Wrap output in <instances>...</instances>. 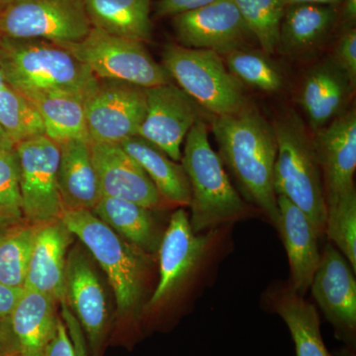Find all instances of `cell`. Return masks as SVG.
I'll return each instance as SVG.
<instances>
[{"instance_id":"obj_1","label":"cell","mask_w":356,"mask_h":356,"mask_svg":"<svg viewBox=\"0 0 356 356\" xmlns=\"http://www.w3.org/2000/svg\"><path fill=\"white\" fill-rule=\"evenodd\" d=\"M234 225L194 233L184 208L172 213L159 248V281L143 318H154L173 299L202 294L233 248Z\"/></svg>"},{"instance_id":"obj_2","label":"cell","mask_w":356,"mask_h":356,"mask_svg":"<svg viewBox=\"0 0 356 356\" xmlns=\"http://www.w3.org/2000/svg\"><path fill=\"white\" fill-rule=\"evenodd\" d=\"M219 156L240 185L245 200L277 228V196L273 170L277 143L273 125L250 106L226 116H214L211 124Z\"/></svg>"},{"instance_id":"obj_3","label":"cell","mask_w":356,"mask_h":356,"mask_svg":"<svg viewBox=\"0 0 356 356\" xmlns=\"http://www.w3.org/2000/svg\"><path fill=\"white\" fill-rule=\"evenodd\" d=\"M0 70L6 83L32 102L55 95L86 100L99 83L67 49L41 39L0 37Z\"/></svg>"},{"instance_id":"obj_4","label":"cell","mask_w":356,"mask_h":356,"mask_svg":"<svg viewBox=\"0 0 356 356\" xmlns=\"http://www.w3.org/2000/svg\"><path fill=\"white\" fill-rule=\"evenodd\" d=\"M60 220L106 273L122 323L138 325L146 307L152 254L124 240L92 211L64 209Z\"/></svg>"},{"instance_id":"obj_5","label":"cell","mask_w":356,"mask_h":356,"mask_svg":"<svg viewBox=\"0 0 356 356\" xmlns=\"http://www.w3.org/2000/svg\"><path fill=\"white\" fill-rule=\"evenodd\" d=\"M181 161L191 184L189 222L194 233L261 214L234 188L221 158L211 146L207 125L202 119L187 134Z\"/></svg>"},{"instance_id":"obj_6","label":"cell","mask_w":356,"mask_h":356,"mask_svg":"<svg viewBox=\"0 0 356 356\" xmlns=\"http://www.w3.org/2000/svg\"><path fill=\"white\" fill-rule=\"evenodd\" d=\"M273 125L277 143L274 191L276 196H284L303 211L321 240L325 238L327 211L313 137L294 112L282 115Z\"/></svg>"},{"instance_id":"obj_7","label":"cell","mask_w":356,"mask_h":356,"mask_svg":"<svg viewBox=\"0 0 356 356\" xmlns=\"http://www.w3.org/2000/svg\"><path fill=\"white\" fill-rule=\"evenodd\" d=\"M161 65L179 88L213 116L235 114L248 106L242 84L219 54L166 44Z\"/></svg>"},{"instance_id":"obj_8","label":"cell","mask_w":356,"mask_h":356,"mask_svg":"<svg viewBox=\"0 0 356 356\" xmlns=\"http://www.w3.org/2000/svg\"><path fill=\"white\" fill-rule=\"evenodd\" d=\"M58 44L83 63L98 79L125 81L144 88L170 83L166 70L142 42L92 27L81 41Z\"/></svg>"},{"instance_id":"obj_9","label":"cell","mask_w":356,"mask_h":356,"mask_svg":"<svg viewBox=\"0 0 356 356\" xmlns=\"http://www.w3.org/2000/svg\"><path fill=\"white\" fill-rule=\"evenodd\" d=\"M92 25L84 0H8L0 7V37L74 43Z\"/></svg>"},{"instance_id":"obj_10","label":"cell","mask_w":356,"mask_h":356,"mask_svg":"<svg viewBox=\"0 0 356 356\" xmlns=\"http://www.w3.org/2000/svg\"><path fill=\"white\" fill-rule=\"evenodd\" d=\"M15 149L25 221L43 225L60 219L64 210L57 181L60 146L44 135L16 145Z\"/></svg>"},{"instance_id":"obj_11","label":"cell","mask_w":356,"mask_h":356,"mask_svg":"<svg viewBox=\"0 0 356 356\" xmlns=\"http://www.w3.org/2000/svg\"><path fill=\"white\" fill-rule=\"evenodd\" d=\"M350 262L332 243L321 252L312 295L343 343L339 356H356V280Z\"/></svg>"},{"instance_id":"obj_12","label":"cell","mask_w":356,"mask_h":356,"mask_svg":"<svg viewBox=\"0 0 356 356\" xmlns=\"http://www.w3.org/2000/svg\"><path fill=\"white\" fill-rule=\"evenodd\" d=\"M83 104L89 140L121 144L137 136L144 120L146 88L125 81L99 79Z\"/></svg>"},{"instance_id":"obj_13","label":"cell","mask_w":356,"mask_h":356,"mask_svg":"<svg viewBox=\"0 0 356 356\" xmlns=\"http://www.w3.org/2000/svg\"><path fill=\"white\" fill-rule=\"evenodd\" d=\"M179 44L202 49L224 57L229 51L245 49L254 38L233 0H216L195 10L172 17Z\"/></svg>"},{"instance_id":"obj_14","label":"cell","mask_w":356,"mask_h":356,"mask_svg":"<svg viewBox=\"0 0 356 356\" xmlns=\"http://www.w3.org/2000/svg\"><path fill=\"white\" fill-rule=\"evenodd\" d=\"M147 110L137 136L172 161H181V146L200 116L198 104L172 83L146 88Z\"/></svg>"},{"instance_id":"obj_15","label":"cell","mask_w":356,"mask_h":356,"mask_svg":"<svg viewBox=\"0 0 356 356\" xmlns=\"http://www.w3.org/2000/svg\"><path fill=\"white\" fill-rule=\"evenodd\" d=\"M65 302L83 329L91 356L102 355L109 315L102 282L88 257L72 250L65 264Z\"/></svg>"},{"instance_id":"obj_16","label":"cell","mask_w":356,"mask_h":356,"mask_svg":"<svg viewBox=\"0 0 356 356\" xmlns=\"http://www.w3.org/2000/svg\"><path fill=\"white\" fill-rule=\"evenodd\" d=\"M90 151L102 196L125 199L152 210L170 205L120 144L90 142Z\"/></svg>"},{"instance_id":"obj_17","label":"cell","mask_w":356,"mask_h":356,"mask_svg":"<svg viewBox=\"0 0 356 356\" xmlns=\"http://www.w3.org/2000/svg\"><path fill=\"white\" fill-rule=\"evenodd\" d=\"M314 146L324 184L325 200H334L355 191L356 113L343 112L316 131Z\"/></svg>"},{"instance_id":"obj_18","label":"cell","mask_w":356,"mask_h":356,"mask_svg":"<svg viewBox=\"0 0 356 356\" xmlns=\"http://www.w3.org/2000/svg\"><path fill=\"white\" fill-rule=\"evenodd\" d=\"M74 235L60 219L40 225L26 274L24 289L65 301V264Z\"/></svg>"},{"instance_id":"obj_19","label":"cell","mask_w":356,"mask_h":356,"mask_svg":"<svg viewBox=\"0 0 356 356\" xmlns=\"http://www.w3.org/2000/svg\"><path fill=\"white\" fill-rule=\"evenodd\" d=\"M277 229L284 243L290 266L289 282L298 294L305 297L320 264L318 236L310 220L291 201L277 195Z\"/></svg>"},{"instance_id":"obj_20","label":"cell","mask_w":356,"mask_h":356,"mask_svg":"<svg viewBox=\"0 0 356 356\" xmlns=\"http://www.w3.org/2000/svg\"><path fill=\"white\" fill-rule=\"evenodd\" d=\"M264 310L280 316L293 339L296 356H332L321 332L315 306L298 294L289 280L274 281L262 295Z\"/></svg>"},{"instance_id":"obj_21","label":"cell","mask_w":356,"mask_h":356,"mask_svg":"<svg viewBox=\"0 0 356 356\" xmlns=\"http://www.w3.org/2000/svg\"><path fill=\"white\" fill-rule=\"evenodd\" d=\"M57 181L64 209L92 211L102 197L88 139H74L58 145Z\"/></svg>"},{"instance_id":"obj_22","label":"cell","mask_w":356,"mask_h":356,"mask_svg":"<svg viewBox=\"0 0 356 356\" xmlns=\"http://www.w3.org/2000/svg\"><path fill=\"white\" fill-rule=\"evenodd\" d=\"M58 302L48 295L24 289L9 317L18 356H44L57 329Z\"/></svg>"},{"instance_id":"obj_23","label":"cell","mask_w":356,"mask_h":356,"mask_svg":"<svg viewBox=\"0 0 356 356\" xmlns=\"http://www.w3.org/2000/svg\"><path fill=\"white\" fill-rule=\"evenodd\" d=\"M353 88L355 86L334 62L309 72L302 86L300 103L312 129L320 130L343 114Z\"/></svg>"},{"instance_id":"obj_24","label":"cell","mask_w":356,"mask_h":356,"mask_svg":"<svg viewBox=\"0 0 356 356\" xmlns=\"http://www.w3.org/2000/svg\"><path fill=\"white\" fill-rule=\"evenodd\" d=\"M92 212L131 245L147 254H158L165 231H161L153 210L125 199L102 196Z\"/></svg>"},{"instance_id":"obj_25","label":"cell","mask_w":356,"mask_h":356,"mask_svg":"<svg viewBox=\"0 0 356 356\" xmlns=\"http://www.w3.org/2000/svg\"><path fill=\"white\" fill-rule=\"evenodd\" d=\"M120 146L142 166L166 202L170 205L189 206L191 184L184 165L139 136L128 138Z\"/></svg>"},{"instance_id":"obj_26","label":"cell","mask_w":356,"mask_h":356,"mask_svg":"<svg viewBox=\"0 0 356 356\" xmlns=\"http://www.w3.org/2000/svg\"><path fill=\"white\" fill-rule=\"evenodd\" d=\"M93 28L135 41L152 39L149 0H84Z\"/></svg>"},{"instance_id":"obj_27","label":"cell","mask_w":356,"mask_h":356,"mask_svg":"<svg viewBox=\"0 0 356 356\" xmlns=\"http://www.w3.org/2000/svg\"><path fill=\"white\" fill-rule=\"evenodd\" d=\"M337 18L336 6L296 4L285 7L277 49L298 53L317 46L331 31Z\"/></svg>"},{"instance_id":"obj_28","label":"cell","mask_w":356,"mask_h":356,"mask_svg":"<svg viewBox=\"0 0 356 356\" xmlns=\"http://www.w3.org/2000/svg\"><path fill=\"white\" fill-rule=\"evenodd\" d=\"M84 100L55 95L34 102L43 120L44 136L60 145L74 139H88ZM89 140V139H88Z\"/></svg>"},{"instance_id":"obj_29","label":"cell","mask_w":356,"mask_h":356,"mask_svg":"<svg viewBox=\"0 0 356 356\" xmlns=\"http://www.w3.org/2000/svg\"><path fill=\"white\" fill-rule=\"evenodd\" d=\"M40 225L23 221L0 231V282L24 289L26 274Z\"/></svg>"},{"instance_id":"obj_30","label":"cell","mask_w":356,"mask_h":356,"mask_svg":"<svg viewBox=\"0 0 356 356\" xmlns=\"http://www.w3.org/2000/svg\"><path fill=\"white\" fill-rule=\"evenodd\" d=\"M0 127L14 146L44 135L36 105L7 83L0 89Z\"/></svg>"},{"instance_id":"obj_31","label":"cell","mask_w":356,"mask_h":356,"mask_svg":"<svg viewBox=\"0 0 356 356\" xmlns=\"http://www.w3.org/2000/svg\"><path fill=\"white\" fill-rule=\"evenodd\" d=\"M325 236L356 271V191L325 202Z\"/></svg>"},{"instance_id":"obj_32","label":"cell","mask_w":356,"mask_h":356,"mask_svg":"<svg viewBox=\"0 0 356 356\" xmlns=\"http://www.w3.org/2000/svg\"><path fill=\"white\" fill-rule=\"evenodd\" d=\"M254 39L267 55L278 47L285 6L283 0H233Z\"/></svg>"},{"instance_id":"obj_33","label":"cell","mask_w":356,"mask_h":356,"mask_svg":"<svg viewBox=\"0 0 356 356\" xmlns=\"http://www.w3.org/2000/svg\"><path fill=\"white\" fill-rule=\"evenodd\" d=\"M222 58L229 72L240 83L266 92H275L282 88L283 77L280 70L257 51L238 49L229 51Z\"/></svg>"},{"instance_id":"obj_34","label":"cell","mask_w":356,"mask_h":356,"mask_svg":"<svg viewBox=\"0 0 356 356\" xmlns=\"http://www.w3.org/2000/svg\"><path fill=\"white\" fill-rule=\"evenodd\" d=\"M23 221L17 153L0 149V231Z\"/></svg>"},{"instance_id":"obj_35","label":"cell","mask_w":356,"mask_h":356,"mask_svg":"<svg viewBox=\"0 0 356 356\" xmlns=\"http://www.w3.org/2000/svg\"><path fill=\"white\" fill-rule=\"evenodd\" d=\"M334 64L350 79L353 86L356 81V30L355 27L343 28L341 38L337 42Z\"/></svg>"},{"instance_id":"obj_36","label":"cell","mask_w":356,"mask_h":356,"mask_svg":"<svg viewBox=\"0 0 356 356\" xmlns=\"http://www.w3.org/2000/svg\"><path fill=\"white\" fill-rule=\"evenodd\" d=\"M60 316L64 321L67 332H69L70 339H72V346L76 356H89L88 344H86V337H84L83 329L76 320L67 302L64 301L60 303Z\"/></svg>"},{"instance_id":"obj_37","label":"cell","mask_w":356,"mask_h":356,"mask_svg":"<svg viewBox=\"0 0 356 356\" xmlns=\"http://www.w3.org/2000/svg\"><path fill=\"white\" fill-rule=\"evenodd\" d=\"M44 356H76L62 316L58 318L57 329L47 346Z\"/></svg>"},{"instance_id":"obj_38","label":"cell","mask_w":356,"mask_h":356,"mask_svg":"<svg viewBox=\"0 0 356 356\" xmlns=\"http://www.w3.org/2000/svg\"><path fill=\"white\" fill-rule=\"evenodd\" d=\"M214 1L216 0H159L156 3V13L159 17H173L177 14L195 10Z\"/></svg>"},{"instance_id":"obj_39","label":"cell","mask_w":356,"mask_h":356,"mask_svg":"<svg viewBox=\"0 0 356 356\" xmlns=\"http://www.w3.org/2000/svg\"><path fill=\"white\" fill-rule=\"evenodd\" d=\"M23 290L7 286L0 282V318L9 321L14 307L22 295Z\"/></svg>"},{"instance_id":"obj_40","label":"cell","mask_w":356,"mask_h":356,"mask_svg":"<svg viewBox=\"0 0 356 356\" xmlns=\"http://www.w3.org/2000/svg\"><path fill=\"white\" fill-rule=\"evenodd\" d=\"M17 355L9 321L0 318V356Z\"/></svg>"},{"instance_id":"obj_41","label":"cell","mask_w":356,"mask_h":356,"mask_svg":"<svg viewBox=\"0 0 356 356\" xmlns=\"http://www.w3.org/2000/svg\"><path fill=\"white\" fill-rule=\"evenodd\" d=\"M341 23L343 28L353 27L356 20V0H343Z\"/></svg>"},{"instance_id":"obj_42","label":"cell","mask_w":356,"mask_h":356,"mask_svg":"<svg viewBox=\"0 0 356 356\" xmlns=\"http://www.w3.org/2000/svg\"><path fill=\"white\" fill-rule=\"evenodd\" d=\"M343 0H283L285 7L296 4H320V6H332L343 3Z\"/></svg>"},{"instance_id":"obj_43","label":"cell","mask_w":356,"mask_h":356,"mask_svg":"<svg viewBox=\"0 0 356 356\" xmlns=\"http://www.w3.org/2000/svg\"><path fill=\"white\" fill-rule=\"evenodd\" d=\"M13 143L7 137L4 131L0 127V149H14Z\"/></svg>"},{"instance_id":"obj_44","label":"cell","mask_w":356,"mask_h":356,"mask_svg":"<svg viewBox=\"0 0 356 356\" xmlns=\"http://www.w3.org/2000/svg\"><path fill=\"white\" fill-rule=\"evenodd\" d=\"M8 0H0V7L3 6Z\"/></svg>"},{"instance_id":"obj_45","label":"cell","mask_w":356,"mask_h":356,"mask_svg":"<svg viewBox=\"0 0 356 356\" xmlns=\"http://www.w3.org/2000/svg\"><path fill=\"white\" fill-rule=\"evenodd\" d=\"M9 356H18V355H16V353H15V355H9Z\"/></svg>"}]
</instances>
